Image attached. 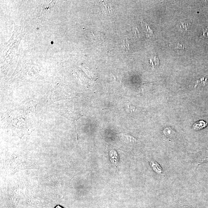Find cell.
Here are the masks:
<instances>
[{"instance_id":"7","label":"cell","mask_w":208,"mask_h":208,"mask_svg":"<svg viewBox=\"0 0 208 208\" xmlns=\"http://www.w3.org/2000/svg\"><path fill=\"white\" fill-rule=\"evenodd\" d=\"M153 60L154 62L153 61L152 59H151L150 60V67L154 68H155V67L156 66H158L159 61L158 59L157 58H156L155 57L153 58Z\"/></svg>"},{"instance_id":"2","label":"cell","mask_w":208,"mask_h":208,"mask_svg":"<svg viewBox=\"0 0 208 208\" xmlns=\"http://www.w3.org/2000/svg\"><path fill=\"white\" fill-rule=\"evenodd\" d=\"M109 155L110 160L112 164L115 168H117L119 161V157L117 152L114 150H111L109 151Z\"/></svg>"},{"instance_id":"9","label":"cell","mask_w":208,"mask_h":208,"mask_svg":"<svg viewBox=\"0 0 208 208\" xmlns=\"http://www.w3.org/2000/svg\"><path fill=\"white\" fill-rule=\"evenodd\" d=\"M54 208H64L62 207V206H60V205H56V207Z\"/></svg>"},{"instance_id":"3","label":"cell","mask_w":208,"mask_h":208,"mask_svg":"<svg viewBox=\"0 0 208 208\" xmlns=\"http://www.w3.org/2000/svg\"><path fill=\"white\" fill-rule=\"evenodd\" d=\"M207 123L203 120H200L193 124L192 129L195 130L203 129L207 126Z\"/></svg>"},{"instance_id":"8","label":"cell","mask_w":208,"mask_h":208,"mask_svg":"<svg viewBox=\"0 0 208 208\" xmlns=\"http://www.w3.org/2000/svg\"><path fill=\"white\" fill-rule=\"evenodd\" d=\"M203 36H208V27L206 30H204V34L203 35Z\"/></svg>"},{"instance_id":"5","label":"cell","mask_w":208,"mask_h":208,"mask_svg":"<svg viewBox=\"0 0 208 208\" xmlns=\"http://www.w3.org/2000/svg\"><path fill=\"white\" fill-rule=\"evenodd\" d=\"M119 134L124 137L126 138V139L128 141V142L132 143V144H135L137 141V139L135 137H133V136L131 135L130 134L126 133H119Z\"/></svg>"},{"instance_id":"4","label":"cell","mask_w":208,"mask_h":208,"mask_svg":"<svg viewBox=\"0 0 208 208\" xmlns=\"http://www.w3.org/2000/svg\"><path fill=\"white\" fill-rule=\"evenodd\" d=\"M169 46L173 50L175 51L186 50L187 48V47L185 46V45H183L179 43H170Z\"/></svg>"},{"instance_id":"6","label":"cell","mask_w":208,"mask_h":208,"mask_svg":"<svg viewBox=\"0 0 208 208\" xmlns=\"http://www.w3.org/2000/svg\"><path fill=\"white\" fill-rule=\"evenodd\" d=\"M176 133L174 130L171 129L170 128H167L163 131V133L167 136H172V135H175V134H171L173 133Z\"/></svg>"},{"instance_id":"1","label":"cell","mask_w":208,"mask_h":208,"mask_svg":"<svg viewBox=\"0 0 208 208\" xmlns=\"http://www.w3.org/2000/svg\"><path fill=\"white\" fill-rule=\"evenodd\" d=\"M191 25V22L190 20L187 21H180L177 25V28L181 32H188Z\"/></svg>"}]
</instances>
